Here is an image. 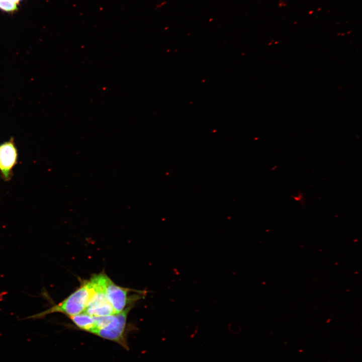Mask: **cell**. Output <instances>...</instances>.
Returning <instances> with one entry per match:
<instances>
[{"instance_id":"4","label":"cell","mask_w":362,"mask_h":362,"mask_svg":"<svg viewBox=\"0 0 362 362\" xmlns=\"http://www.w3.org/2000/svg\"><path fill=\"white\" fill-rule=\"evenodd\" d=\"M93 291L83 312L95 317L115 314L105 293L95 282L90 279Z\"/></svg>"},{"instance_id":"2","label":"cell","mask_w":362,"mask_h":362,"mask_svg":"<svg viewBox=\"0 0 362 362\" xmlns=\"http://www.w3.org/2000/svg\"><path fill=\"white\" fill-rule=\"evenodd\" d=\"M91 279L102 289L112 305L116 314L125 310L137 296L129 298V289L117 285L104 273L94 275Z\"/></svg>"},{"instance_id":"7","label":"cell","mask_w":362,"mask_h":362,"mask_svg":"<svg viewBox=\"0 0 362 362\" xmlns=\"http://www.w3.org/2000/svg\"><path fill=\"white\" fill-rule=\"evenodd\" d=\"M22 0H0V10L7 13H13L18 9Z\"/></svg>"},{"instance_id":"5","label":"cell","mask_w":362,"mask_h":362,"mask_svg":"<svg viewBox=\"0 0 362 362\" xmlns=\"http://www.w3.org/2000/svg\"><path fill=\"white\" fill-rule=\"evenodd\" d=\"M18 158V150L13 137L0 143V174L4 181L11 179Z\"/></svg>"},{"instance_id":"1","label":"cell","mask_w":362,"mask_h":362,"mask_svg":"<svg viewBox=\"0 0 362 362\" xmlns=\"http://www.w3.org/2000/svg\"><path fill=\"white\" fill-rule=\"evenodd\" d=\"M92 291L93 287L89 280H84L81 282L78 289L64 300L27 318L42 319L48 314L57 312L64 314L69 317L80 314L84 312Z\"/></svg>"},{"instance_id":"6","label":"cell","mask_w":362,"mask_h":362,"mask_svg":"<svg viewBox=\"0 0 362 362\" xmlns=\"http://www.w3.org/2000/svg\"><path fill=\"white\" fill-rule=\"evenodd\" d=\"M79 329L91 333L95 328V316L85 312L69 317Z\"/></svg>"},{"instance_id":"3","label":"cell","mask_w":362,"mask_h":362,"mask_svg":"<svg viewBox=\"0 0 362 362\" xmlns=\"http://www.w3.org/2000/svg\"><path fill=\"white\" fill-rule=\"evenodd\" d=\"M132 305L119 313L113 314L110 322L104 328L94 333L101 338L115 342L128 350L126 337L127 318Z\"/></svg>"}]
</instances>
